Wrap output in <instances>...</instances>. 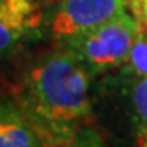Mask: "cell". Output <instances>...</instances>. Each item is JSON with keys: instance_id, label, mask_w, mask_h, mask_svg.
Listing matches in <instances>:
<instances>
[{"instance_id": "obj_5", "label": "cell", "mask_w": 147, "mask_h": 147, "mask_svg": "<svg viewBox=\"0 0 147 147\" xmlns=\"http://www.w3.org/2000/svg\"><path fill=\"white\" fill-rule=\"evenodd\" d=\"M126 98L135 147H147V77L129 74L120 68L116 77H108Z\"/></svg>"}, {"instance_id": "obj_9", "label": "cell", "mask_w": 147, "mask_h": 147, "mask_svg": "<svg viewBox=\"0 0 147 147\" xmlns=\"http://www.w3.org/2000/svg\"><path fill=\"white\" fill-rule=\"evenodd\" d=\"M129 5L134 17L147 29V0H129Z\"/></svg>"}, {"instance_id": "obj_3", "label": "cell", "mask_w": 147, "mask_h": 147, "mask_svg": "<svg viewBox=\"0 0 147 147\" xmlns=\"http://www.w3.org/2000/svg\"><path fill=\"white\" fill-rule=\"evenodd\" d=\"M128 6L129 0H59L47 20V32L60 44L120 17Z\"/></svg>"}, {"instance_id": "obj_1", "label": "cell", "mask_w": 147, "mask_h": 147, "mask_svg": "<svg viewBox=\"0 0 147 147\" xmlns=\"http://www.w3.org/2000/svg\"><path fill=\"white\" fill-rule=\"evenodd\" d=\"M90 74L68 51L56 48L18 71L11 98L48 147H63L95 116Z\"/></svg>"}, {"instance_id": "obj_4", "label": "cell", "mask_w": 147, "mask_h": 147, "mask_svg": "<svg viewBox=\"0 0 147 147\" xmlns=\"http://www.w3.org/2000/svg\"><path fill=\"white\" fill-rule=\"evenodd\" d=\"M29 0H0V60L21 50L38 36Z\"/></svg>"}, {"instance_id": "obj_8", "label": "cell", "mask_w": 147, "mask_h": 147, "mask_svg": "<svg viewBox=\"0 0 147 147\" xmlns=\"http://www.w3.org/2000/svg\"><path fill=\"white\" fill-rule=\"evenodd\" d=\"M63 147H108L105 143V140L95 128H92L90 125L81 128L68 144Z\"/></svg>"}, {"instance_id": "obj_2", "label": "cell", "mask_w": 147, "mask_h": 147, "mask_svg": "<svg viewBox=\"0 0 147 147\" xmlns=\"http://www.w3.org/2000/svg\"><path fill=\"white\" fill-rule=\"evenodd\" d=\"M141 23L125 12L99 27L57 44L77 59L92 78L110 72L128 62Z\"/></svg>"}, {"instance_id": "obj_6", "label": "cell", "mask_w": 147, "mask_h": 147, "mask_svg": "<svg viewBox=\"0 0 147 147\" xmlns=\"http://www.w3.org/2000/svg\"><path fill=\"white\" fill-rule=\"evenodd\" d=\"M0 147H48L11 96H0Z\"/></svg>"}, {"instance_id": "obj_7", "label": "cell", "mask_w": 147, "mask_h": 147, "mask_svg": "<svg viewBox=\"0 0 147 147\" xmlns=\"http://www.w3.org/2000/svg\"><path fill=\"white\" fill-rule=\"evenodd\" d=\"M147 29L141 24L140 30L137 33V38L134 41L132 50L129 59L122 69H125L129 74H135V75L147 77Z\"/></svg>"}, {"instance_id": "obj_10", "label": "cell", "mask_w": 147, "mask_h": 147, "mask_svg": "<svg viewBox=\"0 0 147 147\" xmlns=\"http://www.w3.org/2000/svg\"><path fill=\"white\" fill-rule=\"evenodd\" d=\"M0 96H2V95H0Z\"/></svg>"}]
</instances>
